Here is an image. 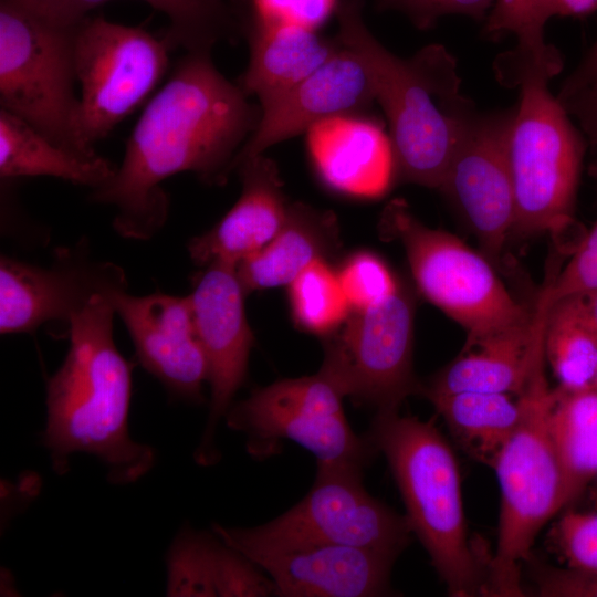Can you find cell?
<instances>
[{
	"label": "cell",
	"mask_w": 597,
	"mask_h": 597,
	"mask_svg": "<svg viewBox=\"0 0 597 597\" xmlns=\"http://www.w3.org/2000/svg\"><path fill=\"white\" fill-rule=\"evenodd\" d=\"M316 468L311 490L285 513L254 527L214 523L211 531L248 558L321 544L356 546L398 557L412 532L406 515L366 491L363 471L324 464Z\"/></svg>",
	"instance_id": "cell-9"
},
{
	"label": "cell",
	"mask_w": 597,
	"mask_h": 597,
	"mask_svg": "<svg viewBox=\"0 0 597 597\" xmlns=\"http://www.w3.org/2000/svg\"><path fill=\"white\" fill-rule=\"evenodd\" d=\"M245 295L237 265L220 260L206 265L188 295L211 389L208 420L195 451V460L206 467L218 461L217 427L247 376L254 336L245 315Z\"/></svg>",
	"instance_id": "cell-13"
},
{
	"label": "cell",
	"mask_w": 597,
	"mask_h": 597,
	"mask_svg": "<svg viewBox=\"0 0 597 597\" xmlns=\"http://www.w3.org/2000/svg\"><path fill=\"white\" fill-rule=\"evenodd\" d=\"M543 348L557 387L575 391L594 386L597 325L585 295L565 297L547 311Z\"/></svg>",
	"instance_id": "cell-28"
},
{
	"label": "cell",
	"mask_w": 597,
	"mask_h": 597,
	"mask_svg": "<svg viewBox=\"0 0 597 597\" xmlns=\"http://www.w3.org/2000/svg\"><path fill=\"white\" fill-rule=\"evenodd\" d=\"M113 298L94 295L69 322L70 348L46 385L42 443L56 474L71 455L97 458L113 484L136 482L155 464V450L129 434L133 365L113 336Z\"/></svg>",
	"instance_id": "cell-2"
},
{
	"label": "cell",
	"mask_w": 597,
	"mask_h": 597,
	"mask_svg": "<svg viewBox=\"0 0 597 597\" xmlns=\"http://www.w3.org/2000/svg\"><path fill=\"white\" fill-rule=\"evenodd\" d=\"M306 147L329 189L357 198L384 195L396 176L389 134L363 113L321 121L306 132Z\"/></svg>",
	"instance_id": "cell-19"
},
{
	"label": "cell",
	"mask_w": 597,
	"mask_h": 597,
	"mask_svg": "<svg viewBox=\"0 0 597 597\" xmlns=\"http://www.w3.org/2000/svg\"><path fill=\"white\" fill-rule=\"evenodd\" d=\"M337 7L338 0H251L250 20L317 31Z\"/></svg>",
	"instance_id": "cell-35"
},
{
	"label": "cell",
	"mask_w": 597,
	"mask_h": 597,
	"mask_svg": "<svg viewBox=\"0 0 597 597\" xmlns=\"http://www.w3.org/2000/svg\"><path fill=\"white\" fill-rule=\"evenodd\" d=\"M532 580L536 596L597 597V573L567 566L533 564Z\"/></svg>",
	"instance_id": "cell-36"
},
{
	"label": "cell",
	"mask_w": 597,
	"mask_h": 597,
	"mask_svg": "<svg viewBox=\"0 0 597 597\" xmlns=\"http://www.w3.org/2000/svg\"><path fill=\"white\" fill-rule=\"evenodd\" d=\"M63 24L76 27L88 12L114 0H29Z\"/></svg>",
	"instance_id": "cell-39"
},
{
	"label": "cell",
	"mask_w": 597,
	"mask_h": 597,
	"mask_svg": "<svg viewBox=\"0 0 597 597\" xmlns=\"http://www.w3.org/2000/svg\"><path fill=\"white\" fill-rule=\"evenodd\" d=\"M164 13L170 46L186 52L209 51L231 34L233 20L224 0H143Z\"/></svg>",
	"instance_id": "cell-30"
},
{
	"label": "cell",
	"mask_w": 597,
	"mask_h": 597,
	"mask_svg": "<svg viewBox=\"0 0 597 597\" xmlns=\"http://www.w3.org/2000/svg\"><path fill=\"white\" fill-rule=\"evenodd\" d=\"M593 387L597 389V369H596L595 380H594V386Z\"/></svg>",
	"instance_id": "cell-44"
},
{
	"label": "cell",
	"mask_w": 597,
	"mask_h": 597,
	"mask_svg": "<svg viewBox=\"0 0 597 597\" xmlns=\"http://www.w3.org/2000/svg\"><path fill=\"white\" fill-rule=\"evenodd\" d=\"M558 101L578 122L586 139L597 147V76L564 83Z\"/></svg>",
	"instance_id": "cell-37"
},
{
	"label": "cell",
	"mask_w": 597,
	"mask_h": 597,
	"mask_svg": "<svg viewBox=\"0 0 597 597\" xmlns=\"http://www.w3.org/2000/svg\"><path fill=\"white\" fill-rule=\"evenodd\" d=\"M362 0H343L336 39L368 67L376 102L386 115L396 176L439 189L453 154L478 113L462 95L455 59L439 44L399 57L366 27Z\"/></svg>",
	"instance_id": "cell-3"
},
{
	"label": "cell",
	"mask_w": 597,
	"mask_h": 597,
	"mask_svg": "<svg viewBox=\"0 0 597 597\" xmlns=\"http://www.w3.org/2000/svg\"><path fill=\"white\" fill-rule=\"evenodd\" d=\"M597 11V0H555L554 17H583Z\"/></svg>",
	"instance_id": "cell-40"
},
{
	"label": "cell",
	"mask_w": 597,
	"mask_h": 597,
	"mask_svg": "<svg viewBox=\"0 0 597 597\" xmlns=\"http://www.w3.org/2000/svg\"><path fill=\"white\" fill-rule=\"evenodd\" d=\"M287 289L292 318L306 333L325 338L344 324L352 311L337 271L326 259L311 263Z\"/></svg>",
	"instance_id": "cell-29"
},
{
	"label": "cell",
	"mask_w": 597,
	"mask_h": 597,
	"mask_svg": "<svg viewBox=\"0 0 597 597\" xmlns=\"http://www.w3.org/2000/svg\"><path fill=\"white\" fill-rule=\"evenodd\" d=\"M511 113L475 114L439 188L464 217L493 264L500 261L516 214L506 153Z\"/></svg>",
	"instance_id": "cell-15"
},
{
	"label": "cell",
	"mask_w": 597,
	"mask_h": 597,
	"mask_svg": "<svg viewBox=\"0 0 597 597\" xmlns=\"http://www.w3.org/2000/svg\"><path fill=\"white\" fill-rule=\"evenodd\" d=\"M554 531L568 566L597 573V514L568 512Z\"/></svg>",
	"instance_id": "cell-34"
},
{
	"label": "cell",
	"mask_w": 597,
	"mask_h": 597,
	"mask_svg": "<svg viewBox=\"0 0 597 597\" xmlns=\"http://www.w3.org/2000/svg\"><path fill=\"white\" fill-rule=\"evenodd\" d=\"M338 43L336 52L317 70L260 108L258 126L235 155L231 172L243 160L305 133L321 121L364 113L376 102L373 78L365 62L353 50Z\"/></svg>",
	"instance_id": "cell-17"
},
{
	"label": "cell",
	"mask_w": 597,
	"mask_h": 597,
	"mask_svg": "<svg viewBox=\"0 0 597 597\" xmlns=\"http://www.w3.org/2000/svg\"><path fill=\"white\" fill-rule=\"evenodd\" d=\"M397 557L356 546L306 545L249 558L281 597H375L390 591Z\"/></svg>",
	"instance_id": "cell-18"
},
{
	"label": "cell",
	"mask_w": 597,
	"mask_h": 597,
	"mask_svg": "<svg viewBox=\"0 0 597 597\" xmlns=\"http://www.w3.org/2000/svg\"><path fill=\"white\" fill-rule=\"evenodd\" d=\"M381 452L401 494L412 533L455 597L485 595L489 562L469 538L453 450L432 421L376 415L365 434Z\"/></svg>",
	"instance_id": "cell-4"
},
{
	"label": "cell",
	"mask_w": 597,
	"mask_h": 597,
	"mask_svg": "<svg viewBox=\"0 0 597 597\" xmlns=\"http://www.w3.org/2000/svg\"><path fill=\"white\" fill-rule=\"evenodd\" d=\"M116 166L101 155L62 147L13 114L0 108V177L48 176L92 190L106 184Z\"/></svg>",
	"instance_id": "cell-25"
},
{
	"label": "cell",
	"mask_w": 597,
	"mask_h": 597,
	"mask_svg": "<svg viewBox=\"0 0 597 597\" xmlns=\"http://www.w3.org/2000/svg\"><path fill=\"white\" fill-rule=\"evenodd\" d=\"M535 365L525 390L519 423L492 469L501 489L498 543L490 557L485 596H523L521 566L532 556L542 527L562 509L563 482L549 434L553 389Z\"/></svg>",
	"instance_id": "cell-5"
},
{
	"label": "cell",
	"mask_w": 597,
	"mask_h": 597,
	"mask_svg": "<svg viewBox=\"0 0 597 597\" xmlns=\"http://www.w3.org/2000/svg\"><path fill=\"white\" fill-rule=\"evenodd\" d=\"M399 4L419 27H428L446 14H464L481 19L494 0H391Z\"/></svg>",
	"instance_id": "cell-38"
},
{
	"label": "cell",
	"mask_w": 597,
	"mask_h": 597,
	"mask_svg": "<svg viewBox=\"0 0 597 597\" xmlns=\"http://www.w3.org/2000/svg\"><path fill=\"white\" fill-rule=\"evenodd\" d=\"M29 0H0V105L59 146L84 155L74 93V33Z\"/></svg>",
	"instance_id": "cell-7"
},
{
	"label": "cell",
	"mask_w": 597,
	"mask_h": 597,
	"mask_svg": "<svg viewBox=\"0 0 597 597\" xmlns=\"http://www.w3.org/2000/svg\"><path fill=\"white\" fill-rule=\"evenodd\" d=\"M380 230L404 247L422 296L463 327L462 350L533 324V310L511 295L484 254L452 233L423 224L405 200L387 203Z\"/></svg>",
	"instance_id": "cell-6"
},
{
	"label": "cell",
	"mask_w": 597,
	"mask_h": 597,
	"mask_svg": "<svg viewBox=\"0 0 597 597\" xmlns=\"http://www.w3.org/2000/svg\"><path fill=\"white\" fill-rule=\"evenodd\" d=\"M589 172L597 178V157L594 159V161L589 166Z\"/></svg>",
	"instance_id": "cell-43"
},
{
	"label": "cell",
	"mask_w": 597,
	"mask_h": 597,
	"mask_svg": "<svg viewBox=\"0 0 597 597\" xmlns=\"http://www.w3.org/2000/svg\"><path fill=\"white\" fill-rule=\"evenodd\" d=\"M250 59L239 85L263 108L306 78L338 49L336 39L297 25L250 20L245 28Z\"/></svg>",
	"instance_id": "cell-23"
},
{
	"label": "cell",
	"mask_w": 597,
	"mask_h": 597,
	"mask_svg": "<svg viewBox=\"0 0 597 597\" xmlns=\"http://www.w3.org/2000/svg\"><path fill=\"white\" fill-rule=\"evenodd\" d=\"M169 42L140 27L86 17L74 33V63L81 87L78 133L95 150L165 76Z\"/></svg>",
	"instance_id": "cell-12"
},
{
	"label": "cell",
	"mask_w": 597,
	"mask_h": 597,
	"mask_svg": "<svg viewBox=\"0 0 597 597\" xmlns=\"http://www.w3.org/2000/svg\"><path fill=\"white\" fill-rule=\"evenodd\" d=\"M585 296H586L590 313L593 315V318L597 325V292L585 295Z\"/></svg>",
	"instance_id": "cell-42"
},
{
	"label": "cell",
	"mask_w": 597,
	"mask_h": 597,
	"mask_svg": "<svg viewBox=\"0 0 597 597\" xmlns=\"http://www.w3.org/2000/svg\"><path fill=\"white\" fill-rule=\"evenodd\" d=\"M166 569L167 596H277L273 580L212 531L181 528L167 552Z\"/></svg>",
	"instance_id": "cell-21"
},
{
	"label": "cell",
	"mask_w": 597,
	"mask_h": 597,
	"mask_svg": "<svg viewBox=\"0 0 597 597\" xmlns=\"http://www.w3.org/2000/svg\"><path fill=\"white\" fill-rule=\"evenodd\" d=\"M543 334L533 324L488 338L461 354L437 373L419 394L432 396L462 391L521 396L537 362L544 358Z\"/></svg>",
	"instance_id": "cell-22"
},
{
	"label": "cell",
	"mask_w": 597,
	"mask_h": 597,
	"mask_svg": "<svg viewBox=\"0 0 597 597\" xmlns=\"http://www.w3.org/2000/svg\"><path fill=\"white\" fill-rule=\"evenodd\" d=\"M343 399L318 371L256 388L233 402L224 418L230 429L247 437L254 458H266L290 440L313 453L316 464L364 471L377 451L349 426Z\"/></svg>",
	"instance_id": "cell-10"
},
{
	"label": "cell",
	"mask_w": 597,
	"mask_h": 597,
	"mask_svg": "<svg viewBox=\"0 0 597 597\" xmlns=\"http://www.w3.org/2000/svg\"><path fill=\"white\" fill-rule=\"evenodd\" d=\"M121 266L94 259L85 241L59 249L49 268L0 260V332L30 333L51 321L70 322L94 295L125 292Z\"/></svg>",
	"instance_id": "cell-14"
},
{
	"label": "cell",
	"mask_w": 597,
	"mask_h": 597,
	"mask_svg": "<svg viewBox=\"0 0 597 597\" xmlns=\"http://www.w3.org/2000/svg\"><path fill=\"white\" fill-rule=\"evenodd\" d=\"M338 247L334 213L294 202L289 206L279 233L261 250L243 259L237 265V273L245 294L287 286L311 263L327 260Z\"/></svg>",
	"instance_id": "cell-24"
},
{
	"label": "cell",
	"mask_w": 597,
	"mask_h": 597,
	"mask_svg": "<svg viewBox=\"0 0 597 597\" xmlns=\"http://www.w3.org/2000/svg\"><path fill=\"white\" fill-rule=\"evenodd\" d=\"M451 436L475 461L493 468L522 413L509 394L462 391L428 398Z\"/></svg>",
	"instance_id": "cell-27"
},
{
	"label": "cell",
	"mask_w": 597,
	"mask_h": 597,
	"mask_svg": "<svg viewBox=\"0 0 597 597\" xmlns=\"http://www.w3.org/2000/svg\"><path fill=\"white\" fill-rule=\"evenodd\" d=\"M555 0H494L485 17V32L496 36L513 34L515 50L538 57H549L558 51L545 42L546 22L554 17Z\"/></svg>",
	"instance_id": "cell-31"
},
{
	"label": "cell",
	"mask_w": 597,
	"mask_h": 597,
	"mask_svg": "<svg viewBox=\"0 0 597 597\" xmlns=\"http://www.w3.org/2000/svg\"><path fill=\"white\" fill-rule=\"evenodd\" d=\"M337 276L352 311L385 301L400 285L388 265L369 251L349 255L337 270Z\"/></svg>",
	"instance_id": "cell-33"
},
{
	"label": "cell",
	"mask_w": 597,
	"mask_h": 597,
	"mask_svg": "<svg viewBox=\"0 0 597 597\" xmlns=\"http://www.w3.org/2000/svg\"><path fill=\"white\" fill-rule=\"evenodd\" d=\"M597 76V40L576 71L566 82H579Z\"/></svg>",
	"instance_id": "cell-41"
},
{
	"label": "cell",
	"mask_w": 597,
	"mask_h": 597,
	"mask_svg": "<svg viewBox=\"0 0 597 597\" xmlns=\"http://www.w3.org/2000/svg\"><path fill=\"white\" fill-rule=\"evenodd\" d=\"M139 364L179 399L200 402L208 364L197 336L189 296L126 291L113 298Z\"/></svg>",
	"instance_id": "cell-16"
},
{
	"label": "cell",
	"mask_w": 597,
	"mask_h": 597,
	"mask_svg": "<svg viewBox=\"0 0 597 597\" xmlns=\"http://www.w3.org/2000/svg\"><path fill=\"white\" fill-rule=\"evenodd\" d=\"M546 75L522 78L511 113L506 153L521 235L557 231L572 222L584 144Z\"/></svg>",
	"instance_id": "cell-8"
},
{
	"label": "cell",
	"mask_w": 597,
	"mask_h": 597,
	"mask_svg": "<svg viewBox=\"0 0 597 597\" xmlns=\"http://www.w3.org/2000/svg\"><path fill=\"white\" fill-rule=\"evenodd\" d=\"M415 300L399 285L385 301L350 311L344 324L325 337L318 370L342 396L376 415L398 412L402 401L418 395L413 374Z\"/></svg>",
	"instance_id": "cell-11"
},
{
	"label": "cell",
	"mask_w": 597,
	"mask_h": 597,
	"mask_svg": "<svg viewBox=\"0 0 597 597\" xmlns=\"http://www.w3.org/2000/svg\"><path fill=\"white\" fill-rule=\"evenodd\" d=\"M549 434L562 473L564 507L597 475V389H553Z\"/></svg>",
	"instance_id": "cell-26"
},
{
	"label": "cell",
	"mask_w": 597,
	"mask_h": 597,
	"mask_svg": "<svg viewBox=\"0 0 597 597\" xmlns=\"http://www.w3.org/2000/svg\"><path fill=\"white\" fill-rule=\"evenodd\" d=\"M211 52H186L149 98L113 177L92 190L93 202L113 206V227L128 239L151 238L165 223L168 199L160 184L192 172L221 185L256 128L260 106L214 65Z\"/></svg>",
	"instance_id": "cell-1"
},
{
	"label": "cell",
	"mask_w": 597,
	"mask_h": 597,
	"mask_svg": "<svg viewBox=\"0 0 597 597\" xmlns=\"http://www.w3.org/2000/svg\"><path fill=\"white\" fill-rule=\"evenodd\" d=\"M237 170L242 185L239 199L210 230L188 243L190 259L200 266L217 260L238 265L265 247L286 220L290 205L276 164L260 154Z\"/></svg>",
	"instance_id": "cell-20"
},
{
	"label": "cell",
	"mask_w": 597,
	"mask_h": 597,
	"mask_svg": "<svg viewBox=\"0 0 597 597\" xmlns=\"http://www.w3.org/2000/svg\"><path fill=\"white\" fill-rule=\"evenodd\" d=\"M597 292V220L576 248L565 268L547 282L533 310V321L543 324L547 311L558 301Z\"/></svg>",
	"instance_id": "cell-32"
}]
</instances>
